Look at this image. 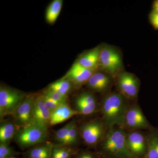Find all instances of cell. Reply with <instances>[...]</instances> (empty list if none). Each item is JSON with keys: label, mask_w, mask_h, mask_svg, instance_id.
Returning a JSON list of instances; mask_svg holds the SVG:
<instances>
[{"label": "cell", "mask_w": 158, "mask_h": 158, "mask_svg": "<svg viewBox=\"0 0 158 158\" xmlns=\"http://www.w3.org/2000/svg\"><path fill=\"white\" fill-rule=\"evenodd\" d=\"M127 144L134 158H144L147 151L146 134L141 131H130L127 133Z\"/></svg>", "instance_id": "10"}, {"label": "cell", "mask_w": 158, "mask_h": 158, "mask_svg": "<svg viewBox=\"0 0 158 158\" xmlns=\"http://www.w3.org/2000/svg\"><path fill=\"white\" fill-rule=\"evenodd\" d=\"M18 129L12 118L1 120L0 144H10Z\"/></svg>", "instance_id": "16"}, {"label": "cell", "mask_w": 158, "mask_h": 158, "mask_svg": "<svg viewBox=\"0 0 158 158\" xmlns=\"http://www.w3.org/2000/svg\"><path fill=\"white\" fill-rule=\"evenodd\" d=\"M101 46H97L80 56L77 62L82 66L89 69H97L99 61Z\"/></svg>", "instance_id": "17"}, {"label": "cell", "mask_w": 158, "mask_h": 158, "mask_svg": "<svg viewBox=\"0 0 158 158\" xmlns=\"http://www.w3.org/2000/svg\"><path fill=\"white\" fill-rule=\"evenodd\" d=\"M129 100L118 92L108 93L102 99L100 103L102 120L107 129L123 125Z\"/></svg>", "instance_id": "1"}, {"label": "cell", "mask_w": 158, "mask_h": 158, "mask_svg": "<svg viewBox=\"0 0 158 158\" xmlns=\"http://www.w3.org/2000/svg\"><path fill=\"white\" fill-rule=\"evenodd\" d=\"M98 67L114 78L123 71L122 57L118 50L112 46L104 44L101 46Z\"/></svg>", "instance_id": "4"}, {"label": "cell", "mask_w": 158, "mask_h": 158, "mask_svg": "<svg viewBox=\"0 0 158 158\" xmlns=\"http://www.w3.org/2000/svg\"><path fill=\"white\" fill-rule=\"evenodd\" d=\"M77 115H79V113L67 103L61 104L51 113L49 126L62 123Z\"/></svg>", "instance_id": "15"}, {"label": "cell", "mask_w": 158, "mask_h": 158, "mask_svg": "<svg viewBox=\"0 0 158 158\" xmlns=\"http://www.w3.org/2000/svg\"><path fill=\"white\" fill-rule=\"evenodd\" d=\"M51 112L46 106L41 95L37 96L34 103L32 123L49 126Z\"/></svg>", "instance_id": "14"}, {"label": "cell", "mask_w": 158, "mask_h": 158, "mask_svg": "<svg viewBox=\"0 0 158 158\" xmlns=\"http://www.w3.org/2000/svg\"><path fill=\"white\" fill-rule=\"evenodd\" d=\"M80 138L81 137L79 132V128L77 126L75 121L72 120L64 145L76 148L77 144H78Z\"/></svg>", "instance_id": "23"}, {"label": "cell", "mask_w": 158, "mask_h": 158, "mask_svg": "<svg viewBox=\"0 0 158 158\" xmlns=\"http://www.w3.org/2000/svg\"><path fill=\"white\" fill-rule=\"evenodd\" d=\"M42 95L48 97L60 103H67V100H68V96L62 95L56 91L49 90V89H47L45 90Z\"/></svg>", "instance_id": "26"}, {"label": "cell", "mask_w": 158, "mask_h": 158, "mask_svg": "<svg viewBox=\"0 0 158 158\" xmlns=\"http://www.w3.org/2000/svg\"><path fill=\"white\" fill-rule=\"evenodd\" d=\"M41 96L42 97L43 100L46 106L50 110L51 113H52L54 110L59 106V105L62 104L56 102V101L48 97L44 96L43 95H41Z\"/></svg>", "instance_id": "27"}, {"label": "cell", "mask_w": 158, "mask_h": 158, "mask_svg": "<svg viewBox=\"0 0 158 158\" xmlns=\"http://www.w3.org/2000/svg\"><path fill=\"white\" fill-rule=\"evenodd\" d=\"M15 158V157H13V158Z\"/></svg>", "instance_id": "32"}, {"label": "cell", "mask_w": 158, "mask_h": 158, "mask_svg": "<svg viewBox=\"0 0 158 158\" xmlns=\"http://www.w3.org/2000/svg\"><path fill=\"white\" fill-rule=\"evenodd\" d=\"M114 79L107 73L102 70H97L87 82V86L94 92L108 93L113 86Z\"/></svg>", "instance_id": "11"}, {"label": "cell", "mask_w": 158, "mask_h": 158, "mask_svg": "<svg viewBox=\"0 0 158 158\" xmlns=\"http://www.w3.org/2000/svg\"><path fill=\"white\" fill-rule=\"evenodd\" d=\"M152 8L153 10L158 11V0L154 1L152 4Z\"/></svg>", "instance_id": "30"}, {"label": "cell", "mask_w": 158, "mask_h": 158, "mask_svg": "<svg viewBox=\"0 0 158 158\" xmlns=\"http://www.w3.org/2000/svg\"><path fill=\"white\" fill-rule=\"evenodd\" d=\"M149 20L151 24L155 30L158 31V11L153 10L151 11L149 15Z\"/></svg>", "instance_id": "28"}, {"label": "cell", "mask_w": 158, "mask_h": 158, "mask_svg": "<svg viewBox=\"0 0 158 158\" xmlns=\"http://www.w3.org/2000/svg\"><path fill=\"white\" fill-rule=\"evenodd\" d=\"M75 106L79 115L89 116L98 110V105L95 96L89 92L80 94L75 100Z\"/></svg>", "instance_id": "12"}, {"label": "cell", "mask_w": 158, "mask_h": 158, "mask_svg": "<svg viewBox=\"0 0 158 158\" xmlns=\"http://www.w3.org/2000/svg\"><path fill=\"white\" fill-rule=\"evenodd\" d=\"M74 158H99L92 153L88 151H82L78 152Z\"/></svg>", "instance_id": "29"}, {"label": "cell", "mask_w": 158, "mask_h": 158, "mask_svg": "<svg viewBox=\"0 0 158 158\" xmlns=\"http://www.w3.org/2000/svg\"><path fill=\"white\" fill-rule=\"evenodd\" d=\"M99 158H116L108 156L102 155L100 154V156L99 157Z\"/></svg>", "instance_id": "31"}, {"label": "cell", "mask_w": 158, "mask_h": 158, "mask_svg": "<svg viewBox=\"0 0 158 158\" xmlns=\"http://www.w3.org/2000/svg\"><path fill=\"white\" fill-rule=\"evenodd\" d=\"M71 123L72 121L68 123L60 129L57 130L55 132L54 138H55V141L56 143L55 144H58V145H65Z\"/></svg>", "instance_id": "24"}, {"label": "cell", "mask_w": 158, "mask_h": 158, "mask_svg": "<svg viewBox=\"0 0 158 158\" xmlns=\"http://www.w3.org/2000/svg\"><path fill=\"white\" fill-rule=\"evenodd\" d=\"M48 127L32 123L18 129L14 140L23 149L30 148L47 141Z\"/></svg>", "instance_id": "3"}, {"label": "cell", "mask_w": 158, "mask_h": 158, "mask_svg": "<svg viewBox=\"0 0 158 158\" xmlns=\"http://www.w3.org/2000/svg\"><path fill=\"white\" fill-rule=\"evenodd\" d=\"M116 85L118 93L127 99L137 98L140 89L139 79L134 74L122 71L116 77Z\"/></svg>", "instance_id": "7"}, {"label": "cell", "mask_w": 158, "mask_h": 158, "mask_svg": "<svg viewBox=\"0 0 158 158\" xmlns=\"http://www.w3.org/2000/svg\"><path fill=\"white\" fill-rule=\"evenodd\" d=\"M146 135L147 151L144 158H158V128L148 130Z\"/></svg>", "instance_id": "19"}, {"label": "cell", "mask_w": 158, "mask_h": 158, "mask_svg": "<svg viewBox=\"0 0 158 158\" xmlns=\"http://www.w3.org/2000/svg\"><path fill=\"white\" fill-rule=\"evenodd\" d=\"M96 71L97 69L85 68L77 61L73 63L64 78L69 80L75 86L79 87L87 84Z\"/></svg>", "instance_id": "13"}, {"label": "cell", "mask_w": 158, "mask_h": 158, "mask_svg": "<svg viewBox=\"0 0 158 158\" xmlns=\"http://www.w3.org/2000/svg\"><path fill=\"white\" fill-rule=\"evenodd\" d=\"M63 1L54 0L49 5L46 11L45 19L47 22L52 24L56 22L62 10Z\"/></svg>", "instance_id": "20"}, {"label": "cell", "mask_w": 158, "mask_h": 158, "mask_svg": "<svg viewBox=\"0 0 158 158\" xmlns=\"http://www.w3.org/2000/svg\"><path fill=\"white\" fill-rule=\"evenodd\" d=\"M78 152L76 148L54 144L52 158H72L76 155Z\"/></svg>", "instance_id": "21"}, {"label": "cell", "mask_w": 158, "mask_h": 158, "mask_svg": "<svg viewBox=\"0 0 158 158\" xmlns=\"http://www.w3.org/2000/svg\"><path fill=\"white\" fill-rule=\"evenodd\" d=\"M123 128L130 131L149 130L153 127L144 116L141 108L137 105L128 108L125 115Z\"/></svg>", "instance_id": "8"}, {"label": "cell", "mask_w": 158, "mask_h": 158, "mask_svg": "<svg viewBox=\"0 0 158 158\" xmlns=\"http://www.w3.org/2000/svg\"><path fill=\"white\" fill-rule=\"evenodd\" d=\"M73 84L68 79L63 77L49 85L48 89L56 91L62 95L67 96L72 89Z\"/></svg>", "instance_id": "22"}, {"label": "cell", "mask_w": 158, "mask_h": 158, "mask_svg": "<svg viewBox=\"0 0 158 158\" xmlns=\"http://www.w3.org/2000/svg\"><path fill=\"white\" fill-rule=\"evenodd\" d=\"M36 97L37 96L34 94L26 95L11 115L14 122L19 128L32 123Z\"/></svg>", "instance_id": "9"}, {"label": "cell", "mask_w": 158, "mask_h": 158, "mask_svg": "<svg viewBox=\"0 0 158 158\" xmlns=\"http://www.w3.org/2000/svg\"><path fill=\"white\" fill-rule=\"evenodd\" d=\"M26 94L17 89L1 86L0 88V118L4 119L11 116L15 110L25 97Z\"/></svg>", "instance_id": "5"}, {"label": "cell", "mask_w": 158, "mask_h": 158, "mask_svg": "<svg viewBox=\"0 0 158 158\" xmlns=\"http://www.w3.org/2000/svg\"><path fill=\"white\" fill-rule=\"evenodd\" d=\"M54 144L46 141L29 148L26 152L27 158H52Z\"/></svg>", "instance_id": "18"}, {"label": "cell", "mask_w": 158, "mask_h": 158, "mask_svg": "<svg viewBox=\"0 0 158 158\" xmlns=\"http://www.w3.org/2000/svg\"><path fill=\"white\" fill-rule=\"evenodd\" d=\"M106 130L103 122L99 119L85 123L79 127L81 138L87 145L92 147L100 144Z\"/></svg>", "instance_id": "6"}, {"label": "cell", "mask_w": 158, "mask_h": 158, "mask_svg": "<svg viewBox=\"0 0 158 158\" xmlns=\"http://www.w3.org/2000/svg\"><path fill=\"white\" fill-rule=\"evenodd\" d=\"M20 154L15 150L9 144H0V158L15 157Z\"/></svg>", "instance_id": "25"}, {"label": "cell", "mask_w": 158, "mask_h": 158, "mask_svg": "<svg viewBox=\"0 0 158 158\" xmlns=\"http://www.w3.org/2000/svg\"><path fill=\"white\" fill-rule=\"evenodd\" d=\"M127 133L122 127L107 129L101 143L100 154L116 158H134L127 144Z\"/></svg>", "instance_id": "2"}]
</instances>
